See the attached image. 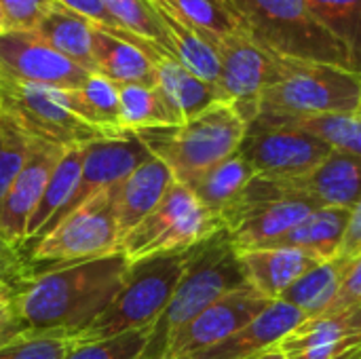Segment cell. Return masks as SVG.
<instances>
[{
    "label": "cell",
    "mask_w": 361,
    "mask_h": 359,
    "mask_svg": "<svg viewBox=\"0 0 361 359\" xmlns=\"http://www.w3.org/2000/svg\"><path fill=\"white\" fill-rule=\"evenodd\" d=\"M131 269L125 254L23 273L13 307L27 330L85 332L116 298Z\"/></svg>",
    "instance_id": "obj_1"
},
{
    "label": "cell",
    "mask_w": 361,
    "mask_h": 359,
    "mask_svg": "<svg viewBox=\"0 0 361 359\" xmlns=\"http://www.w3.org/2000/svg\"><path fill=\"white\" fill-rule=\"evenodd\" d=\"M247 284L226 231L190 250L186 271L159 322L142 359H161L167 343L216 300Z\"/></svg>",
    "instance_id": "obj_2"
},
{
    "label": "cell",
    "mask_w": 361,
    "mask_h": 359,
    "mask_svg": "<svg viewBox=\"0 0 361 359\" xmlns=\"http://www.w3.org/2000/svg\"><path fill=\"white\" fill-rule=\"evenodd\" d=\"M245 32L264 49L300 61L351 68L347 47L315 15L309 0H228Z\"/></svg>",
    "instance_id": "obj_3"
},
{
    "label": "cell",
    "mask_w": 361,
    "mask_h": 359,
    "mask_svg": "<svg viewBox=\"0 0 361 359\" xmlns=\"http://www.w3.org/2000/svg\"><path fill=\"white\" fill-rule=\"evenodd\" d=\"M247 123L226 102H218L195 118L171 125L137 131L152 157L161 159L176 182L190 184L214 165L233 157L245 135Z\"/></svg>",
    "instance_id": "obj_4"
},
{
    "label": "cell",
    "mask_w": 361,
    "mask_h": 359,
    "mask_svg": "<svg viewBox=\"0 0 361 359\" xmlns=\"http://www.w3.org/2000/svg\"><path fill=\"white\" fill-rule=\"evenodd\" d=\"M360 104L361 74L341 66L288 59L279 55L275 76L262 91L260 112L311 116L357 112Z\"/></svg>",
    "instance_id": "obj_5"
},
{
    "label": "cell",
    "mask_w": 361,
    "mask_h": 359,
    "mask_svg": "<svg viewBox=\"0 0 361 359\" xmlns=\"http://www.w3.org/2000/svg\"><path fill=\"white\" fill-rule=\"evenodd\" d=\"M188 252L131 262L129 275L110 307L80 332V343H99L125 332L154 328L188 264Z\"/></svg>",
    "instance_id": "obj_6"
},
{
    "label": "cell",
    "mask_w": 361,
    "mask_h": 359,
    "mask_svg": "<svg viewBox=\"0 0 361 359\" xmlns=\"http://www.w3.org/2000/svg\"><path fill=\"white\" fill-rule=\"evenodd\" d=\"M313 209L315 205L283 180L256 174L241 197L224 212L222 224L233 250L243 254L273 248Z\"/></svg>",
    "instance_id": "obj_7"
},
{
    "label": "cell",
    "mask_w": 361,
    "mask_h": 359,
    "mask_svg": "<svg viewBox=\"0 0 361 359\" xmlns=\"http://www.w3.org/2000/svg\"><path fill=\"white\" fill-rule=\"evenodd\" d=\"M220 231H224L222 218L212 214L186 184L176 182L157 209L123 239L121 252L131 262L180 254L197 248Z\"/></svg>",
    "instance_id": "obj_8"
},
{
    "label": "cell",
    "mask_w": 361,
    "mask_h": 359,
    "mask_svg": "<svg viewBox=\"0 0 361 359\" xmlns=\"http://www.w3.org/2000/svg\"><path fill=\"white\" fill-rule=\"evenodd\" d=\"M114 201L116 184L93 195L27 248L30 262L51 269L123 254Z\"/></svg>",
    "instance_id": "obj_9"
},
{
    "label": "cell",
    "mask_w": 361,
    "mask_h": 359,
    "mask_svg": "<svg viewBox=\"0 0 361 359\" xmlns=\"http://www.w3.org/2000/svg\"><path fill=\"white\" fill-rule=\"evenodd\" d=\"M0 118L36 142L57 148L85 146L110 138L72 114L55 95V89L21 83L0 74Z\"/></svg>",
    "instance_id": "obj_10"
},
{
    "label": "cell",
    "mask_w": 361,
    "mask_h": 359,
    "mask_svg": "<svg viewBox=\"0 0 361 359\" xmlns=\"http://www.w3.org/2000/svg\"><path fill=\"white\" fill-rule=\"evenodd\" d=\"M258 176L275 180H296L315 169L330 152L315 135L258 114L245 129L237 150Z\"/></svg>",
    "instance_id": "obj_11"
},
{
    "label": "cell",
    "mask_w": 361,
    "mask_h": 359,
    "mask_svg": "<svg viewBox=\"0 0 361 359\" xmlns=\"http://www.w3.org/2000/svg\"><path fill=\"white\" fill-rule=\"evenodd\" d=\"M220 57L218 91L250 125L260 112L262 91L275 76L279 55L258 44L245 30L216 42Z\"/></svg>",
    "instance_id": "obj_12"
},
{
    "label": "cell",
    "mask_w": 361,
    "mask_h": 359,
    "mask_svg": "<svg viewBox=\"0 0 361 359\" xmlns=\"http://www.w3.org/2000/svg\"><path fill=\"white\" fill-rule=\"evenodd\" d=\"M273 300L258 294L250 284L228 292L188 326H184L165 347L161 359H192L226 341L231 334L256 320Z\"/></svg>",
    "instance_id": "obj_13"
},
{
    "label": "cell",
    "mask_w": 361,
    "mask_h": 359,
    "mask_svg": "<svg viewBox=\"0 0 361 359\" xmlns=\"http://www.w3.org/2000/svg\"><path fill=\"white\" fill-rule=\"evenodd\" d=\"M0 74L49 89H78L93 72L57 53L32 30L0 34Z\"/></svg>",
    "instance_id": "obj_14"
},
{
    "label": "cell",
    "mask_w": 361,
    "mask_h": 359,
    "mask_svg": "<svg viewBox=\"0 0 361 359\" xmlns=\"http://www.w3.org/2000/svg\"><path fill=\"white\" fill-rule=\"evenodd\" d=\"M146 159H150V150L144 146V142L135 133H127L123 138H104V140L85 144L82 146V171H80V180H78V186H76L72 199L34 237V241L42 239L51 229H55L68 214L78 209L93 195L123 182Z\"/></svg>",
    "instance_id": "obj_15"
},
{
    "label": "cell",
    "mask_w": 361,
    "mask_h": 359,
    "mask_svg": "<svg viewBox=\"0 0 361 359\" xmlns=\"http://www.w3.org/2000/svg\"><path fill=\"white\" fill-rule=\"evenodd\" d=\"M277 349L283 359H361V307L302 320Z\"/></svg>",
    "instance_id": "obj_16"
},
{
    "label": "cell",
    "mask_w": 361,
    "mask_h": 359,
    "mask_svg": "<svg viewBox=\"0 0 361 359\" xmlns=\"http://www.w3.org/2000/svg\"><path fill=\"white\" fill-rule=\"evenodd\" d=\"M63 150L44 142H34V148L13 180L11 188L6 190L4 199L0 201V239L15 252L21 254L25 245V231L27 222L40 203L44 186L61 159Z\"/></svg>",
    "instance_id": "obj_17"
},
{
    "label": "cell",
    "mask_w": 361,
    "mask_h": 359,
    "mask_svg": "<svg viewBox=\"0 0 361 359\" xmlns=\"http://www.w3.org/2000/svg\"><path fill=\"white\" fill-rule=\"evenodd\" d=\"M163 47L148 42L129 32H110L93 25V59L95 74L112 80L116 87L144 85L157 87V72L152 57Z\"/></svg>",
    "instance_id": "obj_18"
},
{
    "label": "cell",
    "mask_w": 361,
    "mask_h": 359,
    "mask_svg": "<svg viewBox=\"0 0 361 359\" xmlns=\"http://www.w3.org/2000/svg\"><path fill=\"white\" fill-rule=\"evenodd\" d=\"M283 182L315 207L353 209L361 199V157L332 150L307 176Z\"/></svg>",
    "instance_id": "obj_19"
},
{
    "label": "cell",
    "mask_w": 361,
    "mask_h": 359,
    "mask_svg": "<svg viewBox=\"0 0 361 359\" xmlns=\"http://www.w3.org/2000/svg\"><path fill=\"white\" fill-rule=\"evenodd\" d=\"M173 184L176 178L169 167L152 154L123 182L116 184L114 209L121 243L146 216L157 209V205L165 199Z\"/></svg>",
    "instance_id": "obj_20"
},
{
    "label": "cell",
    "mask_w": 361,
    "mask_h": 359,
    "mask_svg": "<svg viewBox=\"0 0 361 359\" xmlns=\"http://www.w3.org/2000/svg\"><path fill=\"white\" fill-rule=\"evenodd\" d=\"M245 281L264 298L279 300L281 294L305 273L322 264L317 256L298 248H262L237 254Z\"/></svg>",
    "instance_id": "obj_21"
},
{
    "label": "cell",
    "mask_w": 361,
    "mask_h": 359,
    "mask_svg": "<svg viewBox=\"0 0 361 359\" xmlns=\"http://www.w3.org/2000/svg\"><path fill=\"white\" fill-rule=\"evenodd\" d=\"M302 320L305 315L298 309L281 300H273L245 328L192 359H256L273 349Z\"/></svg>",
    "instance_id": "obj_22"
},
{
    "label": "cell",
    "mask_w": 361,
    "mask_h": 359,
    "mask_svg": "<svg viewBox=\"0 0 361 359\" xmlns=\"http://www.w3.org/2000/svg\"><path fill=\"white\" fill-rule=\"evenodd\" d=\"M157 72V89L176 116L178 125L195 118L209 106L222 102V95L216 85L195 76L186 70L178 59H173L165 49H161L154 57Z\"/></svg>",
    "instance_id": "obj_23"
},
{
    "label": "cell",
    "mask_w": 361,
    "mask_h": 359,
    "mask_svg": "<svg viewBox=\"0 0 361 359\" xmlns=\"http://www.w3.org/2000/svg\"><path fill=\"white\" fill-rule=\"evenodd\" d=\"M163 30V49L195 76L216 85L220 76V57L216 44L182 21L163 0H148Z\"/></svg>",
    "instance_id": "obj_24"
},
{
    "label": "cell",
    "mask_w": 361,
    "mask_h": 359,
    "mask_svg": "<svg viewBox=\"0 0 361 359\" xmlns=\"http://www.w3.org/2000/svg\"><path fill=\"white\" fill-rule=\"evenodd\" d=\"M55 95L72 114L106 135L123 138L129 133L121 123L118 87L102 74H91L78 89H55Z\"/></svg>",
    "instance_id": "obj_25"
},
{
    "label": "cell",
    "mask_w": 361,
    "mask_h": 359,
    "mask_svg": "<svg viewBox=\"0 0 361 359\" xmlns=\"http://www.w3.org/2000/svg\"><path fill=\"white\" fill-rule=\"evenodd\" d=\"M93 25L97 23L53 0L51 11L40 19V23L32 32L38 38H42L49 47H53L57 53L66 55L76 66L95 74Z\"/></svg>",
    "instance_id": "obj_26"
},
{
    "label": "cell",
    "mask_w": 361,
    "mask_h": 359,
    "mask_svg": "<svg viewBox=\"0 0 361 359\" xmlns=\"http://www.w3.org/2000/svg\"><path fill=\"white\" fill-rule=\"evenodd\" d=\"M351 209H332V207H315L300 224H296L286 237H281L273 248H298L305 250L319 260L336 258L341 243L345 239V231L349 224Z\"/></svg>",
    "instance_id": "obj_27"
},
{
    "label": "cell",
    "mask_w": 361,
    "mask_h": 359,
    "mask_svg": "<svg viewBox=\"0 0 361 359\" xmlns=\"http://www.w3.org/2000/svg\"><path fill=\"white\" fill-rule=\"evenodd\" d=\"M254 178V167L239 152H235L233 157L224 159L222 163L199 176L195 182H190L188 188L212 214L222 218L224 212L241 197V193Z\"/></svg>",
    "instance_id": "obj_28"
},
{
    "label": "cell",
    "mask_w": 361,
    "mask_h": 359,
    "mask_svg": "<svg viewBox=\"0 0 361 359\" xmlns=\"http://www.w3.org/2000/svg\"><path fill=\"white\" fill-rule=\"evenodd\" d=\"M349 264L351 262H347L345 258H338V256L317 264L315 269L305 273L298 281H294L281 294L279 300L298 309L305 315V320L324 315L326 309L330 307V303L334 300V296L341 288V281L347 275Z\"/></svg>",
    "instance_id": "obj_29"
},
{
    "label": "cell",
    "mask_w": 361,
    "mask_h": 359,
    "mask_svg": "<svg viewBox=\"0 0 361 359\" xmlns=\"http://www.w3.org/2000/svg\"><path fill=\"white\" fill-rule=\"evenodd\" d=\"M80 171H82V146H74L63 150L61 159L57 161L44 193L40 197V203L36 205L30 222H27V231H25V245L21 250V254L27 250V245L34 241V237L61 212V207L72 199L78 180H80Z\"/></svg>",
    "instance_id": "obj_30"
},
{
    "label": "cell",
    "mask_w": 361,
    "mask_h": 359,
    "mask_svg": "<svg viewBox=\"0 0 361 359\" xmlns=\"http://www.w3.org/2000/svg\"><path fill=\"white\" fill-rule=\"evenodd\" d=\"M267 114V112H260ZM279 123L302 129L324 142L336 152L361 157V114L360 112H334V114H311V116H281L267 114Z\"/></svg>",
    "instance_id": "obj_31"
},
{
    "label": "cell",
    "mask_w": 361,
    "mask_h": 359,
    "mask_svg": "<svg viewBox=\"0 0 361 359\" xmlns=\"http://www.w3.org/2000/svg\"><path fill=\"white\" fill-rule=\"evenodd\" d=\"M118 102L121 123L129 133L178 125L176 116L171 114L169 106L165 104L157 87L123 85L118 87Z\"/></svg>",
    "instance_id": "obj_32"
},
{
    "label": "cell",
    "mask_w": 361,
    "mask_h": 359,
    "mask_svg": "<svg viewBox=\"0 0 361 359\" xmlns=\"http://www.w3.org/2000/svg\"><path fill=\"white\" fill-rule=\"evenodd\" d=\"M182 21L209 38L214 44L243 28L228 0H163Z\"/></svg>",
    "instance_id": "obj_33"
},
{
    "label": "cell",
    "mask_w": 361,
    "mask_h": 359,
    "mask_svg": "<svg viewBox=\"0 0 361 359\" xmlns=\"http://www.w3.org/2000/svg\"><path fill=\"white\" fill-rule=\"evenodd\" d=\"M309 4L347 47L353 72L361 74V0H309Z\"/></svg>",
    "instance_id": "obj_34"
},
{
    "label": "cell",
    "mask_w": 361,
    "mask_h": 359,
    "mask_svg": "<svg viewBox=\"0 0 361 359\" xmlns=\"http://www.w3.org/2000/svg\"><path fill=\"white\" fill-rule=\"evenodd\" d=\"M80 345V336L74 332L25 330L13 343L0 349V359H63Z\"/></svg>",
    "instance_id": "obj_35"
},
{
    "label": "cell",
    "mask_w": 361,
    "mask_h": 359,
    "mask_svg": "<svg viewBox=\"0 0 361 359\" xmlns=\"http://www.w3.org/2000/svg\"><path fill=\"white\" fill-rule=\"evenodd\" d=\"M104 4L123 32L163 47V30L148 0H104Z\"/></svg>",
    "instance_id": "obj_36"
},
{
    "label": "cell",
    "mask_w": 361,
    "mask_h": 359,
    "mask_svg": "<svg viewBox=\"0 0 361 359\" xmlns=\"http://www.w3.org/2000/svg\"><path fill=\"white\" fill-rule=\"evenodd\" d=\"M34 142L36 140L21 133L8 121L0 118V201L4 199L13 180L25 165Z\"/></svg>",
    "instance_id": "obj_37"
},
{
    "label": "cell",
    "mask_w": 361,
    "mask_h": 359,
    "mask_svg": "<svg viewBox=\"0 0 361 359\" xmlns=\"http://www.w3.org/2000/svg\"><path fill=\"white\" fill-rule=\"evenodd\" d=\"M150 332L152 328H144L125 332L108 341L85 343L63 359H142L144 349L148 347L150 341Z\"/></svg>",
    "instance_id": "obj_38"
},
{
    "label": "cell",
    "mask_w": 361,
    "mask_h": 359,
    "mask_svg": "<svg viewBox=\"0 0 361 359\" xmlns=\"http://www.w3.org/2000/svg\"><path fill=\"white\" fill-rule=\"evenodd\" d=\"M51 6L53 0H0L4 30H34Z\"/></svg>",
    "instance_id": "obj_39"
},
{
    "label": "cell",
    "mask_w": 361,
    "mask_h": 359,
    "mask_svg": "<svg viewBox=\"0 0 361 359\" xmlns=\"http://www.w3.org/2000/svg\"><path fill=\"white\" fill-rule=\"evenodd\" d=\"M353 307H361V256L347 269V275L341 281V288L326 309V313H341Z\"/></svg>",
    "instance_id": "obj_40"
},
{
    "label": "cell",
    "mask_w": 361,
    "mask_h": 359,
    "mask_svg": "<svg viewBox=\"0 0 361 359\" xmlns=\"http://www.w3.org/2000/svg\"><path fill=\"white\" fill-rule=\"evenodd\" d=\"M59 4H63L66 8L74 11V13H80L82 17H87L89 21L102 25L104 30H110V32H118L121 28L116 25V21L112 19V15L108 13L104 0H55Z\"/></svg>",
    "instance_id": "obj_41"
},
{
    "label": "cell",
    "mask_w": 361,
    "mask_h": 359,
    "mask_svg": "<svg viewBox=\"0 0 361 359\" xmlns=\"http://www.w3.org/2000/svg\"><path fill=\"white\" fill-rule=\"evenodd\" d=\"M338 258H345L347 262H353L361 256V199L349 214V224L345 231V239L341 243V250L336 254Z\"/></svg>",
    "instance_id": "obj_42"
},
{
    "label": "cell",
    "mask_w": 361,
    "mask_h": 359,
    "mask_svg": "<svg viewBox=\"0 0 361 359\" xmlns=\"http://www.w3.org/2000/svg\"><path fill=\"white\" fill-rule=\"evenodd\" d=\"M25 330L27 328L23 326V322L19 320V315L13 307V298L0 300V349L6 347L8 343H13Z\"/></svg>",
    "instance_id": "obj_43"
},
{
    "label": "cell",
    "mask_w": 361,
    "mask_h": 359,
    "mask_svg": "<svg viewBox=\"0 0 361 359\" xmlns=\"http://www.w3.org/2000/svg\"><path fill=\"white\" fill-rule=\"evenodd\" d=\"M23 258L19 252L11 250L2 239H0V275L6 277H19L23 271Z\"/></svg>",
    "instance_id": "obj_44"
},
{
    "label": "cell",
    "mask_w": 361,
    "mask_h": 359,
    "mask_svg": "<svg viewBox=\"0 0 361 359\" xmlns=\"http://www.w3.org/2000/svg\"><path fill=\"white\" fill-rule=\"evenodd\" d=\"M17 279H19V277H6V275H0V300L13 298Z\"/></svg>",
    "instance_id": "obj_45"
},
{
    "label": "cell",
    "mask_w": 361,
    "mask_h": 359,
    "mask_svg": "<svg viewBox=\"0 0 361 359\" xmlns=\"http://www.w3.org/2000/svg\"><path fill=\"white\" fill-rule=\"evenodd\" d=\"M256 359H283V355L279 353V349H277V345L273 347V349H269V351H264L262 355H258Z\"/></svg>",
    "instance_id": "obj_46"
},
{
    "label": "cell",
    "mask_w": 361,
    "mask_h": 359,
    "mask_svg": "<svg viewBox=\"0 0 361 359\" xmlns=\"http://www.w3.org/2000/svg\"><path fill=\"white\" fill-rule=\"evenodd\" d=\"M4 32V17H2V11H0V34Z\"/></svg>",
    "instance_id": "obj_47"
},
{
    "label": "cell",
    "mask_w": 361,
    "mask_h": 359,
    "mask_svg": "<svg viewBox=\"0 0 361 359\" xmlns=\"http://www.w3.org/2000/svg\"><path fill=\"white\" fill-rule=\"evenodd\" d=\"M357 112H360V114H361V104H360V110H357Z\"/></svg>",
    "instance_id": "obj_48"
}]
</instances>
